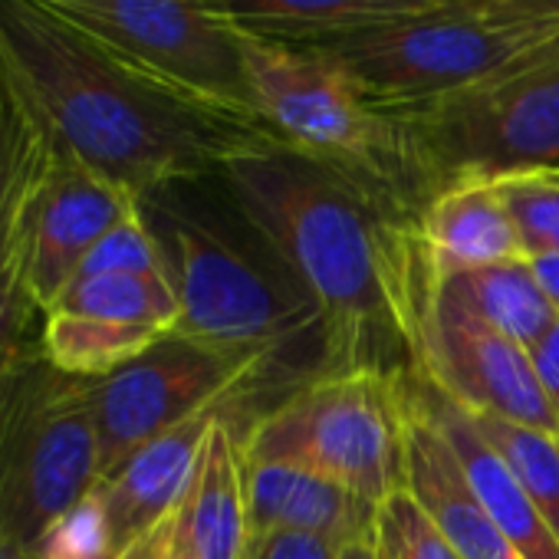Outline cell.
<instances>
[{
    "label": "cell",
    "mask_w": 559,
    "mask_h": 559,
    "mask_svg": "<svg viewBox=\"0 0 559 559\" xmlns=\"http://www.w3.org/2000/svg\"><path fill=\"white\" fill-rule=\"evenodd\" d=\"M520 4L530 8V11H536V14H543V17L559 21V0H520Z\"/></svg>",
    "instance_id": "obj_35"
},
{
    "label": "cell",
    "mask_w": 559,
    "mask_h": 559,
    "mask_svg": "<svg viewBox=\"0 0 559 559\" xmlns=\"http://www.w3.org/2000/svg\"><path fill=\"white\" fill-rule=\"evenodd\" d=\"M227 408L230 405H217L165 431L162 438L139 448L129 461H122L106 480H99L116 539V556L145 539L178 510L188 480L198 467L204 438Z\"/></svg>",
    "instance_id": "obj_14"
},
{
    "label": "cell",
    "mask_w": 559,
    "mask_h": 559,
    "mask_svg": "<svg viewBox=\"0 0 559 559\" xmlns=\"http://www.w3.org/2000/svg\"><path fill=\"white\" fill-rule=\"evenodd\" d=\"M109 50L165 86L260 122L247 70L243 34L194 0H47Z\"/></svg>",
    "instance_id": "obj_10"
},
{
    "label": "cell",
    "mask_w": 559,
    "mask_h": 559,
    "mask_svg": "<svg viewBox=\"0 0 559 559\" xmlns=\"http://www.w3.org/2000/svg\"><path fill=\"white\" fill-rule=\"evenodd\" d=\"M0 63L60 152L139 201L280 142L148 76L47 0H0Z\"/></svg>",
    "instance_id": "obj_2"
},
{
    "label": "cell",
    "mask_w": 559,
    "mask_h": 559,
    "mask_svg": "<svg viewBox=\"0 0 559 559\" xmlns=\"http://www.w3.org/2000/svg\"><path fill=\"white\" fill-rule=\"evenodd\" d=\"M243 461L317 471L379 507L405 471L399 379L330 372L297 385L243 431Z\"/></svg>",
    "instance_id": "obj_8"
},
{
    "label": "cell",
    "mask_w": 559,
    "mask_h": 559,
    "mask_svg": "<svg viewBox=\"0 0 559 559\" xmlns=\"http://www.w3.org/2000/svg\"><path fill=\"white\" fill-rule=\"evenodd\" d=\"M556 31L559 21L520 0H438L425 11L307 37L294 47L326 60L376 106L412 109L480 83Z\"/></svg>",
    "instance_id": "obj_4"
},
{
    "label": "cell",
    "mask_w": 559,
    "mask_h": 559,
    "mask_svg": "<svg viewBox=\"0 0 559 559\" xmlns=\"http://www.w3.org/2000/svg\"><path fill=\"white\" fill-rule=\"evenodd\" d=\"M530 266H533L539 287H543V294H546V300H549V307H552V313L559 320V253L533 257Z\"/></svg>",
    "instance_id": "obj_33"
},
{
    "label": "cell",
    "mask_w": 559,
    "mask_h": 559,
    "mask_svg": "<svg viewBox=\"0 0 559 559\" xmlns=\"http://www.w3.org/2000/svg\"><path fill=\"white\" fill-rule=\"evenodd\" d=\"M165 333L152 326H129L73 313H44L40 349L60 372L96 382L142 356Z\"/></svg>",
    "instance_id": "obj_22"
},
{
    "label": "cell",
    "mask_w": 559,
    "mask_h": 559,
    "mask_svg": "<svg viewBox=\"0 0 559 559\" xmlns=\"http://www.w3.org/2000/svg\"><path fill=\"white\" fill-rule=\"evenodd\" d=\"M40 333L44 310L31 294L17 250L11 263L0 266V372H8L27 353L40 349Z\"/></svg>",
    "instance_id": "obj_28"
},
{
    "label": "cell",
    "mask_w": 559,
    "mask_h": 559,
    "mask_svg": "<svg viewBox=\"0 0 559 559\" xmlns=\"http://www.w3.org/2000/svg\"><path fill=\"white\" fill-rule=\"evenodd\" d=\"M336 559H382V556H379L376 539H372V533H369V536H356V539L343 543L340 552H336Z\"/></svg>",
    "instance_id": "obj_34"
},
{
    "label": "cell",
    "mask_w": 559,
    "mask_h": 559,
    "mask_svg": "<svg viewBox=\"0 0 559 559\" xmlns=\"http://www.w3.org/2000/svg\"><path fill=\"white\" fill-rule=\"evenodd\" d=\"M142 546H145V539H139L135 546H129L126 552H119L116 559H142Z\"/></svg>",
    "instance_id": "obj_37"
},
{
    "label": "cell",
    "mask_w": 559,
    "mask_h": 559,
    "mask_svg": "<svg viewBox=\"0 0 559 559\" xmlns=\"http://www.w3.org/2000/svg\"><path fill=\"white\" fill-rule=\"evenodd\" d=\"M243 50L257 116L280 142L349 175L418 224L425 198L389 109L304 47L243 34Z\"/></svg>",
    "instance_id": "obj_6"
},
{
    "label": "cell",
    "mask_w": 559,
    "mask_h": 559,
    "mask_svg": "<svg viewBox=\"0 0 559 559\" xmlns=\"http://www.w3.org/2000/svg\"><path fill=\"white\" fill-rule=\"evenodd\" d=\"M47 313H73L171 333L178 323V300L168 276L109 273L73 280Z\"/></svg>",
    "instance_id": "obj_23"
},
{
    "label": "cell",
    "mask_w": 559,
    "mask_h": 559,
    "mask_svg": "<svg viewBox=\"0 0 559 559\" xmlns=\"http://www.w3.org/2000/svg\"><path fill=\"white\" fill-rule=\"evenodd\" d=\"M471 418L477 431L493 444V451L507 461V467L559 539V438L484 412H471Z\"/></svg>",
    "instance_id": "obj_24"
},
{
    "label": "cell",
    "mask_w": 559,
    "mask_h": 559,
    "mask_svg": "<svg viewBox=\"0 0 559 559\" xmlns=\"http://www.w3.org/2000/svg\"><path fill=\"white\" fill-rule=\"evenodd\" d=\"M415 230L435 276L523 257L493 181H461L438 191L418 214Z\"/></svg>",
    "instance_id": "obj_18"
},
{
    "label": "cell",
    "mask_w": 559,
    "mask_h": 559,
    "mask_svg": "<svg viewBox=\"0 0 559 559\" xmlns=\"http://www.w3.org/2000/svg\"><path fill=\"white\" fill-rule=\"evenodd\" d=\"M178 300L175 333L273 362L297 385L323 376V320L300 276L217 175L139 201Z\"/></svg>",
    "instance_id": "obj_3"
},
{
    "label": "cell",
    "mask_w": 559,
    "mask_h": 559,
    "mask_svg": "<svg viewBox=\"0 0 559 559\" xmlns=\"http://www.w3.org/2000/svg\"><path fill=\"white\" fill-rule=\"evenodd\" d=\"M399 395L405 408L402 487L421 503V510L435 520L461 559H520L471 487L457 454L412 395L408 376L399 379Z\"/></svg>",
    "instance_id": "obj_13"
},
{
    "label": "cell",
    "mask_w": 559,
    "mask_h": 559,
    "mask_svg": "<svg viewBox=\"0 0 559 559\" xmlns=\"http://www.w3.org/2000/svg\"><path fill=\"white\" fill-rule=\"evenodd\" d=\"M372 539L382 559H461L421 503L402 487L376 507Z\"/></svg>",
    "instance_id": "obj_26"
},
{
    "label": "cell",
    "mask_w": 559,
    "mask_h": 559,
    "mask_svg": "<svg viewBox=\"0 0 559 559\" xmlns=\"http://www.w3.org/2000/svg\"><path fill=\"white\" fill-rule=\"evenodd\" d=\"M217 178L313 297L323 376L418 369L425 253L415 221L349 175L284 142L230 158Z\"/></svg>",
    "instance_id": "obj_1"
},
{
    "label": "cell",
    "mask_w": 559,
    "mask_h": 559,
    "mask_svg": "<svg viewBox=\"0 0 559 559\" xmlns=\"http://www.w3.org/2000/svg\"><path fill=\"white\" fill-rule=\"evenodd\" d=\"M34 559H116V539L103 490H90L80 503L60 513L31 546Z\"/></svg>",
    "instance_id": "obj_27"
},
{
    "label": "cell",
    "mask_w": 559,
    "mask_h": 559,
    "mask_svg": "<svg viewBox=\"0 0 559 559\" xmlns=\"http://www.w3.org/2000/svg\"><path fill=\"white\" fill-rule=\"evenodd\" d=\"M175 536L191 559H243L247 530V461L243 435L230 408L204 438L188 490L171 513Z\"/></svg>",
    "instance_id": "obj_16"
},
{
    "label": "cell",
    "mask_w": 559,
    "mask_h": 559,
    "mask_svg": "<svg viewBox=\"0 0 559 559\" xmlns=\"http://www.w3.org/2000/svg\"><path fill=\"white\" fill-rule=\"evenodd\" d=\"M408 389L425 408V415L435 421V428L444 435L451 451L457 454L471 487L490 510L500 533L510 539L520 559H559V539L507 467V461L493 451V444L477 431L471 412L457 405L451 395H444L435 382H428L418 369L408 372Z\"/></svg>",
    "instance_id": "obj_15"
},
{
    "label": "cell",
    "mask_w": 559,
    "mask_h": 559,
    "mask_svg": "<svg viewBox=\"0 0 559 559\" xmlns=\"http://www.w3.org/2000/svg\"><path fill=\"white\" fill-rule=\"evenodd\" d=\"M109 273H135V276H165V260L158 237L152 234L142 207L112 227L83 260L76 280L83 276H109Z\"/></svg>",
    "instance_id": "obj_29"
},
{
    "label": "cell",
    "mask_w": 559,
    "mask_h": 559,
    "mask_svg": "<svg viewBox=\"0 0 559 559\" xmlns=\"http://www.w3.org/2000/svg\"><path fill=\"white\" fill-rule=\"evenodd\" d=\"M142 559H191V556L181 549L178 536H175V523H171V516L145 536Z\"/></svg>",
    "instance_id": "obj_32"
},
{
    "label": "cell",
    "mask_w": 559,
    "mask_h": 559,
    "mask_svg": "<svg viewBox=\"0 0 559 559\" xmlns=\"http://www.w3.org/2000/svg\"><path fill=\"white\" fill-rule=\"evenodd\" d=\"M389 112L402 126L425 204L461 181L552 168L559 165V31L461 93Z\"/></svg>",
    "instance_id": "obj_5"
},
{
    "label": "cell",
    "mask_w": 559,
    "mask_h": 559,
    "mask_svg": "<svg viewBox=\"0 0 559 559\" xmlns=\"http://www.w3.org/2000/svg\"><path fill=\"white\" fill-rule=\"evenodd\" d=\"M194 4L247 37L297 44L395 14L425 11L438 0H194Z\"/></svg>",
    "instance_id": "obj_19"
},
{
    "label": "cell",
    "mask_w": 559,
    "mask_h": 559,
    "mask_svg": "<svg viewBox=\"0 0 559 559\" xmlns=\"http://www.w3.org/2000/svg\"><path fill=\"white\" fill-rule=\"evenodd\" d=\"M376 503L349 487L297 467V464H247V530L266 533H313L349 543L369 536Z\"/></svg>",
    "instance_id": "obj_17"
},
{
    "label": "cell",
    "mask_w": 559,
    "mask_h": 559,
    "mask_svg": "<svg viewBox=\"0 0 559 559\" xmlns=\"http://www.w3.org/2000/svg\"><path fill=\"white\" fill-rule=\"evenodd\" d=\"M287 379L273 362L165 333L142 356L90 382L103 480L165 431Z\"/></svg>",
    "instance_id": "obj_9"
},
{
    "label": "cell",
    "mask_w": 559,
    "mask_h": 559,
    "mask_svg": "<svg viewBox=\"0 0 559 559\" xmlns=\"http://www.w3.org/2000/svg\"><path fill=\"white\" fill-rule=\"evenodd\" d=\"M431 284L448 300L464 307L471 317H477L490 330L510 336L523 349H530L556 323V313H552L526 257L471 266V270H454V273H441V276L431 273Z\"/></svg>",
    "instance_id": "obj_20"
},
{
    "label": "cell",
    "mask_w": 559,
    "mask_h": 559,
    "mask_svg": "<svg viewBox=\"0 0 559 559\" xmlns=\"http://www.w3.org/2000/svg\"><path fill=\"white\" fill-rule=\"evenodd\" d=\"M340 539L313 533H266L250 536L243 559H336Z\"/></svg>",
    "instance_id": "obj_30"
},
{
    "label": "cell",
    "mask_w": 559,
    "mask_h": 559,
    "mask_svg": "<svg viewBox=\"0 0 559 559\" xmlns=\"http://www.w3.org/2000/svg\"><path fill=\"white\" fill-rule=\"evenodd\" d=\"M135 211L139 198L53 145L17 234L24 276L44 313L76 280L90 250Z\"/></svg>",
    "instance_id": "obj_12"
},
{
    "label": "cell",
    "mask_w": 559,
    "mask_h": 559,
    "mask_svg": "<svg viewBox=\"0 0 559 559\" xmlns=\"http://www.w3.org/2000/svg\"><path fill=\"white\" fill-rule=\"evenodd\" d=\"M526 260L559 253V165L493 178Z\"/></svg>",
    "instance_id": "obj_25"
},
{
    "label": "cell",
    "mask_w": 559,
    "mask_h": 559,
    "mask_svg": "<svg viewBox=\"0 0 559 559\" xmlns=\"http://www.w3.org/2000/svg\"><path fill=\"white\" fill-rule=\"evenodd\" d=\"M530 362H533L536 382H539L549 408L559 418V320L530 346Z\"/></svg>",
    "instance_id": "obj_31"
},
{
    "label": "cell",
    "mask_w": 559,
    "mask_h": 559,
    "mask_svg": "<svg viewBox=\"0 0 559 559\" xmlns=\"http://www.w3.org/2000/svg\"><path fill=\"white\" fill-rule=\"evenodd\" d=\"M99 480L90 379L60 372L44 349L0 372V539L31 549Z\"/></svg>",
    "instance_id": "obj_7"
},
{
    "label": "cell",
    "mask_w": 559,
    "mask_h": 559,
    "mask_svg": "<svg viewBox=\"0 0 559 559\" xmlns=\"http://www.w3.org/2000/svg\"><path fill=\"white\" fill-rule=\"evenodd\" d=\"M0 559H34L27 546L11 543V539H0Z\"/></svg>",
    "instance_id": "obj_36"
},
{
    "label": "cell",
    "mask_w": 559,
    "mask_h": 559,
    "mask_svg": "<svg viewBox=\"0 0 559 559\" xmlns=\"http://www.w3.org/2000/svg\"><path fill=\"white\" fill-rule=\"evenodd\" d=\"M418 372L467 412L559 438V418L536 382L530 349L448 300L431 273L418 304Z\"/></svg>",
    "instance_id": "obj_11"
},
{
    "label": "cell",
    "mask_w": 559,
    "mask_h": 559,
    "mask_svg": "<svg viewBox=\"0 0 559 559\" xmlns=\"http://www.w3.org/2000/svg\"><path fill=\"white\" fill-rule=\"evenodd\" d=\"M53 142L0 63V266L17 257L27 198L50 162Z\"/></svg>",
    "instance_id": "obj_21"
}]
</instances>
